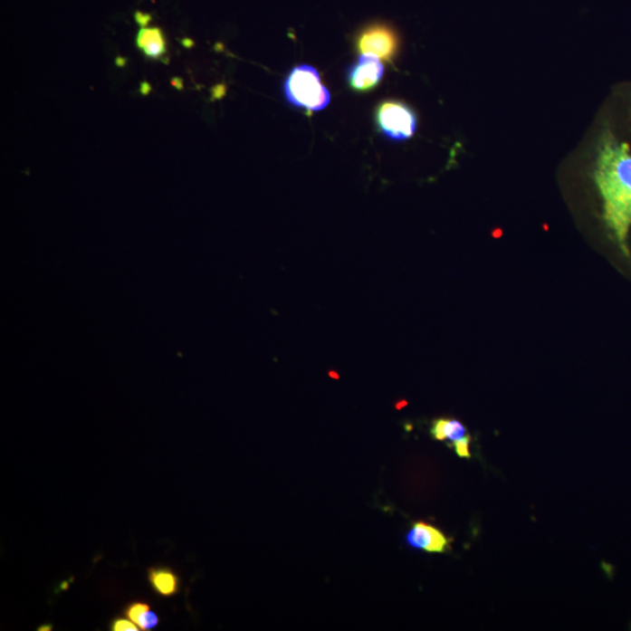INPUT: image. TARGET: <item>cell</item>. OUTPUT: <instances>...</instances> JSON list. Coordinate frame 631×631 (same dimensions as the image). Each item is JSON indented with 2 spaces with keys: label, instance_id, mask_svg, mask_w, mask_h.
Wrapping results in <instances>:
<instances>
[{
  "label": "cell",
  "instance_id": "1",
  "mask_svg": "<svg viewBox=\"0 0 631 631\" xmlns=\"http://www.w3.org/2000/svg\"><path fill=\"white\" fill-rule=\"evenodd\" d=\"M594 179L604 203L606 227L622 254L630 257L631 152L609 130L598 144Z\"/></svg>",
  "mask_w": 631,
  "mask_h": 631
},
{
  "label": "cell",
  "instance_id": "2",
  "mask_svg": "<svg viewBox=\"0 0 631 631\" xmlns=\"http://www.w3.org/2000/svg\"><path fill=\"white\" fill-rule=\"evenodd\" d=\"M283 90L292 106L309 111L323 110L331 101V95L321 84L319 72L307 64L293 68L285 79Z\"/></svg>",
  "mask_w": 631,
  "mask_h": 631
},
{
  "label": "cell",
  "instance_id": "3",
  "mask_svg": "<svg viewBox=\"0 0 631 631\" xmlns=\"http://www.w3.org/2000/svg\"><path fill=\"white\" fill-rule=\"evenodd\" d=\"M378 124L386 138L403 142L416 134L417 118L416 111L407 104L387 101L379 107L377 115Z\"/></svg>",
  "mask_w": 631,
  "mask_h": 631
},
{
  "label": "cell",
  "instance_id": "4",
  "mask_svg": "<svg viewBox=\"0 0 631 631\" xmlns=\"http://www.w3.org/2000/svg\"><path fill=\"white\" fill-rule=\"evenodd\" d=\"M399 47L396 31L385 24H376L361 31L357 48L361 54H372L384 62H391Z\"/></svg>",
  "mask_w": 631,
  "mask_h": 631
},
{
  "label": "cell",
  "instance_id": "5",
  "mask_svg": "<svg viewBox=\"0 0 631 631\" xmlns=\"http://www.w3.org/2000/svg\"><path fill=\"white\" fill-rule=\"evenodd\" d=\"M384 76V64L372 54H361L348 70V81L353 90L368 91L376 88Z\"/></svg>",
  "mask_w": 631,
  "mask_h": 631
},
{
  "label": "cell",
  "instance_id": "6",
  "mask_svg": "<svg viewBox=\"0 0 631 631\" xmlns=\"http://www.w3.org/2000/svg\"><path fill=\"white\" fill-rule=\"evenodd\" d=\"M406 540L412 548L428 553H445L449 549L448 538L440 530L425 522H416Z\"/></svg>",
  "mask_w": 631,
  "mask_h": 631
},
{
  "label": "cell",
  "instance_id": "7",
  "mask_svg": "<svg viewBox=\"0 0 631 631\" xmlns=\"http://www.w3.org/2000/svg\"><path fill=\"white\" fill-rule=\"evenodd\" d=\"M148 582L152 589L160 597H175L180 589L179 577L168 568H152L148 570Z\"/></svg>",
  "mask_w": 631,
  "mask_h": 631
},
{
  "label": "cell",
  "instance_id": "8",
  "mask_svg": "<svg viewBox=\"0 0 631 631\" xmlns=\"http://www.w3.org/2000/svg\"><path fill=\"white\" fill-rule=\"evenodd\" d=\"M138 47L147 58L162 59L167 53L163 31L158 27H144L139 32Z\"/></svg>",
  "mask_w": 631,
  "mask_h": 631
},
{
  "label": "cell",
  "instance_id": "9",
  "mask_svg": "<svg viewBox=\"0 0 631 631\" xmlns=\"http://www.w3.org/2000/svg\"><path fill=\"white\" fill-rule=\"evenodd\" d=\"M124 615L136 625L139 630H152L159 625V618L152 612L151 607L146 602H132L124 609Z\"/></svg>",
  "mask_w": 631,
  "mask_h": 631
},
{
  "label": "cell",
  "instance_id": "10",
  "mask_svg": "<svg viewBox=\"0 0 631 631\" xmlns=\"http://www.w3.org/2000/svg\"><path fill=\"white\" fill-rule=\"evenodd\" d=\"M430 434L437 441H457L467 436V429L457 420L437 419L433 422Z\"/></svg>",
  "mask_w": 631,
  "mask_h": 631
},
{
  "label": "cell",
  "instance_id": "11",
  "mask_svg": "<svg viewBox=\"0 0 631 631\" xmlns=\"http://www.w3.org/2000/svg\"><path fill=\"white\" fill-rule=\"evenodd\" d=\"M110 630L112 631H139V628L136 623L130 618L115 617L110 623Z\"/></svg>",
  "mask_w": 631,
  "mask_h": 631
},
{
  "label": "cell",
  "instance_id": "12",
  "mask_svg": "<svg viewBox=\"0 0 631 631\" xmlns=\"http://www.w3.org/2000/svg\"><path fill=\"white\" fill-rule=\"evenodd\" d=\"M472 442V436H464L462 439L452 442V445L458 456L462 458H470L472 454H470L469 445Z\"/></svg>",
  "mask_w": 631,
  "mask_h": 631
},
{
  "label": "cell",
  "instance_id": "13",
  "mask_svg": "<svg viewBox=\"0 0 631 631\" xmlns=\"http://www.w3.org/2000/svg\"><path fill=\"white\" fill-rule=\"evenodd\" d=\"M52 629H53V626H52V625H45V626H40V628H39L38 630H39V631H46V630L50 631V630H52Z\"/></svg>",
  "mask_w": 631,
  "mask_h": 631
}]
</instances>
